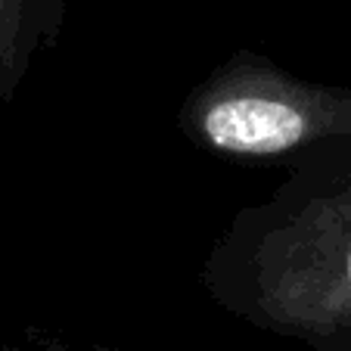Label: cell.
<instances>
[{"mask_svg":"<svg viewBox=\"0 0 351 351\" xmlns=\"http://www.w3.org/2000/svg\"><path fill=\"white\" fill-rule=\"evenodd\" d=\"M221 311L314 351H351V146L286 168L215 239L199 271Z\"/></svg>","mask_w":351,"mask_h":351,"instance_id":"cell-1","label":"cell"},{"mask_svg":"<svg viewBox=\"0 0 351 351\" xmlns=\"http://www.w3.org/2000/svg\"><path fill=\"white\" fill-rule=\"evenodd\" d=\"M178 128L215 159L289 168L351 146V84L302 78L265 53L237 50L184 97Z\"/></svg>","mask_w":351,"mask_h":351,"instance_id":"cell-2","label":"cell"},{"mask_svg":"<svg viewBox=\"0 0 351 351\" xmlns=\"http://www.w3.org/2000/svg\"><path fill=\"white\" fill-rule=\"evenodd\" d=\"M66 0H0V99L19 93L40 50L60 38Z\"/></svg>","mask_w":351,"mask_h":351,"instance_id":"cell-3","label":"cell"},{"mask_svg":"<svg viewBox=\"0 0 351 351\" xmlns=\"http://www.w3.org/2000/svg\"><path fill=\"white\" fill-rule=\"evenodd\" d=\"M0 351H128V348H109V345H93V348H69V345L50 342L44 348H0Z\"/></svg>","mask_w":351,"mask_h":351,"instance_id":"cell-4","label":"cell"}]
</instances>
